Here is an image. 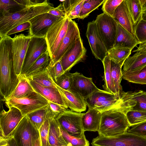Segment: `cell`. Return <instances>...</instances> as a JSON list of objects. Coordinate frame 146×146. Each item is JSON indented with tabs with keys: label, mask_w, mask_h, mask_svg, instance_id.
Returning <instances> with one entry per match:
<instances>
[{
	"label": "cell",
	"mask_w": 146,
	"mask_h": 146,
	"mask_svg": "<svg viewBox=\"0 0 146 146\" xmlns=\"http://www.w3.org/2000/svg\"><path fill=\"white\" fill-rule=\"evenodd\" d=\"M0 92L4 99L14 91L19 82L13 63L12 38L6 35H0Z\"/></svg>",
	"instance_id": "6da1fadb"
},
{
	"label": "cell",
	"mask_w": 146,
	"mask_h": 146,
	"mask_svg": "<svg viewBox=\"0 0 146 146\" xmlns=\"http://www.w3.org/2000/svg\"><path fill=\"white\" fill-rule=\"evenodd\" d=\"M54 8L52 4L45 0L36 5L0 16V35H5L17 26L29 21L38 15L48 13Z\"/></svg>",
	"instance_id": "7a4b0ae2"
},
{
	"label": "cell",
	"mask_w": 146,
	"mask_h": 146,
	"mask_svg": "<svg viewBox=\"0 0 146 146\" xmlns=\"http://www.w3.org/2000/svg\"><path fill=\"white\" fill-rule=\"evenodd\" d=\"M95 146H146V137L127 132L112 137L99 135L91 143Z\"/></svg>",
	"instance_id": "3957f363"
},
{
	"label": "cell",
	"mask_w": 146,
	"mask_h": 146,
	"mask_svg": "<svg viewBox=\"0 0 146 146\" xmlns=\"http://www.w3.org/2000/svg\"><path fill=\"white\" fill-rule=\"evenodd\" d=\"M49 101L35 91L29 95L21 98H13L5 101L7 106L18 109L24 117L48 105Z\"/></svg>",
	"instance_id": "277c9868"
},
{
	"label": "cell",
	"mask_w": 146,
	"mask_h": 146,
	"mask_svg": "<svg viewBox=\"0 0 146 146\" xmlns=\"http://www.w3.org/2000/svg\"><path fill=\"white\" fill-rule=\"evenodd\" d=\"M94 21L99 34L108 51L113 47L117 23L113 17L104 13L98 15Z\"/></svg>",
	"instance_id": "5b68a950"
},
{
	"label": "cell",
	"mask_w": 146,
	"mask_h": 146,
	"mask_svg": "<svg viewBox=\"0 0 146 146\" xmlns=\"http://www.w3.org/2000/svg\"><path fill=\"white\" fill-rule=\"evenodd\" d=\"M70 21L67 17L55 21L49 28L45 38L51 60L66 33Z\"/></svg>",
	"instance_id": "8992f818"
},
{
	"label": "cell",
	"mask_w": 146,
	"mask_h": 146,
	"mask_svg": "<svg viewBox=\"0 0 146 146\" xmlns=\"http://www.w3.org/2000/svg\"><path fill=\"white\" fill-rule=\"evenodd\" d=\"M84 113L66 109L55 119L62 128L69 135L80 137L84 132L82 122V117Z\"/></svg>",
	"instance_id": "52a82bcc"
},
{
	"label": "cell",
	"mask_w": 146,
	"mask_h": 146,
	"mask_svg": "<svg viewBox=\"0 0 146 146\" xmlns=\"http://www.w3.org/2000/svg\"><path fill=\"white\" fill-rule=\"evenodd\" d=\"M11 135L17 146H33L34 139L40 136L39 130L26 115L23 118Z\"/></svg>",
	"instance_id": "ba28073f"
},
{
	"label": "cell",
	"mask_w": 146,
	"mask_h": 146,
	"mask_svg": "<svg viewBox=\"0 0 146 146\" xmlns=\"http://www.w3.org/2000/svg\"><path fill=\"white\" fill-rule=\"evenodd\" d=\"M85 100L88 108L96 109L102 113L115 106L120 98L112 93L99 89Z\"/></svg>",
	"instance_id": "9c48e42d"
},
{
	"label": "cell",
	"mask_w": 146,
	"mask_h": 146,
	"mask_svg": "<svg viewBox=\"0 0 146 146\" xmlns=\"http://www.w3.org/2000/svg\"><path fill=\"white\" fill-rule=\"evenodd\" d=\"M47 51V45L45 37L32 36L29 43L21 75H25L37 59Z\"/></svg>",
	"instance_id": "30bf717a"
},
{
	"label": "cell",
	"mask_w": 146,
	"mask_h": 146,
	"mask_svg": "<svg viewBox=\"0 0 146 146\" xmlns=\"http://www.w3.org/2000/svg\"><path fill=\"white\" fill-rule=\"evenodd\" d=\"M31 36L21 34L12 38V52L13 66L15 73L21 75L27 51Z\"/></svg>",
	"instance_id": "8fae6325"
},
{
	"label": "cell",
	"mask_w": 146,
	"mask_h": 146,
	"mask_svg": "<svg viewBox=\"0 0 146 146\" xmlns=\"http://www.w3.org/2000/svg\"><path fill=\"white\" fill-rule=\"evenodd\" d=\"M9 110H2L0 113V135L5 137L12 134L24 117L19 110L11 106H7Z\"/></svg>",
	"instance_id": "7c38bea8"
},
{
	"label": "cell",
	"mask_w": 146,
	"mask_h": 146,
	"mask_svg": "<svg viewBox=\"0 0 146 146\" xmlns=\"http://www.w3.org/2000/svg\"><path fill=\"white\" fill-rule=\"evenodd\" d=\"M86 34L92 54L96 59L102 62L107 55L108 51L99 34L94 21L88 23Z\"/></svg>",
	"instance_id": "4fadbf2b"
},
{
	"label": "cell",
	"mask_w": 146,
	"mask_h": 146,
	"mask_svg": "<svg viewBox=\"0 0 146 146\" xmlns=\"http://www.w3.org/2000/svg\"><path fill=\"white\" fill-rule=\"evenodd\" d=\"M80 36L77 23L74 21L70 19L66 35L62 40L49 66H52L60 61L76 40Z\"/></svg>",
	"instance_id": "5bb4252c"
},
{
	"label": "cell",
	"mask_w": 146,
	"mask_h": 146,
	"mask_svg": "<svg viewBox=\"0 0 146 146\" xmlns=\"http://www.w3.org/2000/svg\"><path fill=\"white\" fill-rule=\"evenodd\" d=\"M61 18L48 13L35 17L29 21L31 24L29 34L31 36L45 38L50 27Z\"/></svg>",
	"instance_id": "9a60e30c"
},
{
	"label": "cell",
	"mask_w": 146,
	"mask_h": 146,
	"mask_svg": "<svg viewBox=\"0 0 146 146\" xmlns=\"http://www.w3.org/2000/svg\"><path fill=\"white\" fill-rule=\"evenodd\" d=\"M86 52L80 36L60 60L64 72L69 71L73 66L82 60Z\"/></svg>",
	"instance_id": "2e32d148"
},
{
	"label": "cell",
	"mask_w": 146,
	"mask_h": 146,
	"mask_svg": "<svg viewBox=\"0 0 146 146\" xmlns=\"http://www.w3.org/2000/svg\"><path fill=\"white\" fill-rule=\"evenodd\" d=\"M72 76L73 82L70 90L77 92L84 100L99 89L93 83L92 78L78 72L72 73Z\"/></svg>",
	"instance_id": "e0dca14e"
},
{
	"label": "cell",
	"mask_w": 146,
	"mask_h": 146,
	"mask_svg": "<svg viewBox=\"0 0 146 146\" xmlns=\"http://www.w3.org/2000/svg\"><path fill=\"white\" fill-rule=\"evenodd\" d=\"M54 83L62 95L68 108L73 111L81 113L85 111L87 105L85 100L77 92L71 90L63 89Z\"/></svg>",
	"instance_id": "ac0fdd59"
},
{
	"label": "cell",
	"mask_w": 146,
	"mask_h": 146,
	"mask_svg": "<svg viewBox=\"0 0 146 146\" xmlns=\"http://www.w3.org/2000/svg\"><path fill=\"white\" fill-rule=\"evenodd\" d=\"M113 18L132 35L135 36V25L128 8L126 0H123L115 10Z\"/></svg>",
	"instance_id": "d6986e66"
},
{
	"label": "cell",
	"mask_w": 146,
	"mask_h": 146,
	"mask_svg": "<svg viewBox=\"0 0 146 146\" xmlns=\"http://www.w3.org/2000/svg\"><path fill=\"white\" fill-rule=\"evenodd\" d=\"M35 91L40 94L50 102L59 104L65 108H68L58 88L41 85L30 79L27 78Z\"/></svg>",
	"instance_id": "ffe728a7"
},
{
	"label": "cell",
	"mask_w": 146,
	"mask_h": 146,
	"mask_svg": "<svg viewBox=\"0 0 146 146\" xmlns=\"http://www.w3.org/2000/svg\"><path fill=\"white\" fill-rule=\"evenodd\" d=\"M139 43L136 37L117 23L113 48H127L132 50Z\"/></svg>",
	"instance_id": "44dd1931"
},
{
	"label": "cell",
	"mask_w": 146,
	"mask_h": 146,
	"mask_svg": "<svg viewBox=\"0 0 146 146\" xmlns=\"http://www.w3.org/2000/svg\"><path fill=\"white\" fill-rule=\"evenodd\" d=\"M102 113L93 108H88L87 111L83 114L82 122L83 130L98 131L99 129Z\"/></svg>",
	"instance_id": "7402d4cb"
},
{
	"label": "cell",
	"mask_w": 146,
	"mask_h": 146,
	"mask_svg": "<svg viewBox=\"0 0 146 146\" xmlns=\"http://www.w3.org/2000/svg\"><path fill=\"white\" fill-rule=\"evenodd\" d=\"M129 56L123 64L122 72H131L140 70L146 66V53L137 51Z\"/></svg>",
	"instance_id": "603a6c76"
},
{
	"label": "cell",
	"mask_w": 146,
	"mask_h": 146,
	"mask_svg": "<svg viewBox=\"0 0 146 146\" xmlns=\"http://www.w3.org/2000/svg\"><path fill=\"white\" fill-rule=\"evenodd\" d=\"M35 91L28 78L25 75L19 76V82L16 88L8 97L2 100L4 101L13 98H21L25 97Z\"/></svg>",
	"instance_id": "cb8c5ba5"
},
{
	"label": "cell",
	"mask_w": 146,
	"mask_h": 146,
	"mask_svg": "<svg viewBox=\"0 0 146 146\" xmlns=\"http://www.w3.org/2000/svg\"><path fill=\"white\" fill-rule=\"evenodd\" d=\"M49 140L51 146H72L65 140L60 131V125L55 119H51Z\"/></svg>",
	"instance_id": "d4e9b609"
},
{
	"label": "cell",
	"mask_w": 146,
	"mask_h": 146,
	"mask_svg": "<svg viewBox=\"0 0 146 146\" xmlns=\"http://www.w3.org/2000/svg\"><path fill=\"white\" fill-rule=\"evenodd\" d=\"M51 59L48 51L42 55L28 70L25 75L27 78L47 68Z\"/></svg>",
	"instance_id": "484cf974"
},
{
	"label": "cell",
	"mask_w": 146,
	"mask_h": 146,
	"mask_svg": "<svg viewBox=\"0 0 146 146\" xmlns=\"http://www.w3.org/2000/svg\"><path fill=\"white\" fill-rule=\"evenodd\" d=\"M102 62L104 69V74L103 79L104 84L103 85V88L104 90L112 93L118 97L111 76L110 70V59L108 55L106 57Z\"/></svg>",
	"instance_id": "4316f807"
},
{
	"label": "cell",
	"mask_w": 146,
	"mask_h": 146,
	"mask_svg": "<svg viewBox=\"0 0 146 146\" xmlns=\"http://www.w3.org/2000/svg\"><path fill=\"white\" fill-rule=\"evenodd\" d=\"M123 64L118 63L110 60L111 76L117 96L120 98V95L123 91L121 85L122 79L121 68Z\"/></svg>",
	"instance_id": "83f0119b"
},
{
	"label": "cell",
	"mask_w": 146,
	"mask_h": 146,
	"mask_svg": "<svg viewBox=\"0 0 146 146\" xmlns=\"http://www.w3.org/2000/svg\"><path fill=\"white\" fill-rule=\"evenodd\" d=\"M122 78L133 83L146 84V66L135 71L122 72Z\"/></svg>",
	"instance_id": "f1b7e54d"
},
{
	"label": "cell",
	"mask_w": 146,
	"mask_h": 146,
	"mask_svg": "<svg viewBox=\"0 0 146 146\" xmlns=\"http://www.w3.org/2000/svg\"><path fill=\"white\" fill-rule=\"evenodd\" d=\"M46 106L26 115L33 125L38 130L46 119L47 115Z\"/></svg>",
	"instance_id": "f546056e"
},
{
	"label": "cell",
	"mask_w": 146,
	"mask_h": 146,
	"mask_svg": "<svg viewBox=\"0 0 146 146\" xmlns=\"http://www.w3.org/2000/svg\"><path fill=\"white\" fill-rule=\"evenodd\" d=\"M47 68L28 78L43 86L56 88Z\"/></svg>",
	"instance_id": "4dcf8cb0"
},
{
	"label": "cell",
	"mask_w": 146,
	"mask_h": 146,
	"mask_svg": "<svg viewBox=\"0 0 146 146\" xmlns=\"http://www.w3.org/2000/svg\"><path fill=\"white\" fill-rule=\"evenodd\" d=\"M131 50L125 48H113L108 51L107 55L110 59L118 63H123L131 54Z\"/></svg>",
	"instance_id": "1f68e13d"
},
{
	"label": "cell",
	"mask_w": 146,
	"mask_h": 146,
	"mask_svg": "<svg viewBox=\"0 0 146 146\" xmlns=\"http://www.w3.org/2000/svg\"><path fill=\"white\" fill-rule=\"evenodd\" d=\"M135 26L142 18L143 13L140 0H126Z\"/></svg>",
	"instance_id": "d6a6232c"
},
{
	"label": "cell",
	"mask_w": 146,
	"mask_h": 146,
	"mask_svg": "<svg viewBox=\"0 0 146 146\" xmlns=\"http://www.w3.org/2000/svg\"><path fill=\"white\" fill-rule=\"evenodd\" d=\"M105 0H85L79 15V19H83L93 11L102 4Z\"/></svg>",
	"instance_id": "836d02e7"
},
{
	"label": "cell",
	"mask_w": 146,
	"mask_h": 146,
	"mask_svg": "<svg viewBox=\"0 0 146 146\" xmlns=\"http://www.w3.org/2000/svg\"><path fill=\"white\" fill-rule=\"evenodd\" d=\"M132 99L136 102L132 110L146 111V92H129Z\"/></svg>",
	"instance_id": "e575fe53"
},
{
	"label": "cell",
	"mask_w": 146,
	"mask_h": 146,
	"mask_svg": "<svg viewBox=\"0 0 146 146\" xmlns=\"http://www.w3.org/2000/svg\"><path fill=\"white\" fill-rule=\"evenodd\" d=\"M60 131L66 141L72 146H89V141L86 139L84 132L80 137L72 136L69 135L60 126Z\"/></svg>",
	"instance_id": "d590c367"
},
{
	"label": "cell",
	"mask_w": 146,
	"mask_h": 146,
	"mask_svg": "<svg viewBox=\"0 0 146 146\" xmlns=\"http://www.w3.org/2000/svg\"><path fill=\"white\" fill-rule=\"evenodd\" d=\"M126 116L130 127L146 121V111L132 110L127 112Z\"/></svg>",
	"instance_id": "8d00e7d4"
},
{
	"label": "cell",
	"mask_w": 146,
	"mask_h": 146,
	"mask_svg": "<svg viewBox=\"0 0 146 146\" xmlns=\"http://www.w3.org/2000/svg\"><path fill=\"white\" fill-rule=\"evenodd\" d=\"M21 9L16 0L0 1V16L18 11Z\"/></svg>",
	"instance_id": "74e56055"
},
{
	"label": "cell",
	"mask_w": 146,
	"mask_h": 146,
	"mask_svg": "<svg viewBox=\"0 0 146 146\" xmlns=\"http://www.w3.org/2000/svg\"><path fill=\"white\" fill-rule=\"evenodd\" d=\"M51 119L47 115L44 122L39 130L41 146H51L49 140V132Z\"/></svg>",
	"instance_id": "f35d334b"
},
{
	"label": "cell",
	"mask_w": 146,
	"mask_h": 146,
	"mask_svg": "<svg viewBox=\"0 0 146 146\" xmlns=\"http://www.w3.org/2000/svg\"><path fill=\"white\" fill-rule=\"evenodd\" d=\"M135 36L140 44H146V21L142 18L135 26Z\"/></svg>",
	"instance_id": "ab89813d"
},
{
	"label": "cell",
	"mask_w": 146,
	"mask_h": 146,
	"mask_svg": "<svg viewBox=\"0 0 146 146\" xmlns=\"http://www.w3.org/2000/svg\"><path fill=\"white\" fill-rule=\"evenodd\" d=\"M72 82V73L67 71L60 76L55 83L62 89L68 90L70 89Z\"/></svg>",
	"instance_id": "60d3db41"
},
{
	"label": "cell",
	"mask_w": 146,
	"mask_h": 146,
	"mask_svg": "<svg viewBox=\"0 0 146 146\" xmlns=\"http://www.w3.org/2000/svg\"><path fill=\"white\" fill-rule=\"evenodd\" d=\"M123 0H105L102 7L103 13L113 18L115 11Z\"/></svg>",
	"instance_id": "b9f144b4"
},
{
	"label": "cell",
	"mask_w": 146,
	"mask_h": 146,
	"mask_svg": "<svg viewBox=\"0 0 146 146\" xmlns=\"http://www.w3.org/2000/svg\"><path fill=\"white\" fill-rule=\"evenodd\" d=\"M47 115L51 119H55L66 109L57 104L49 101L46 106Z\"/></svg>",
	"instance_id": "7bdbcfd3"
},
{
	"label": "cell",
	"mask_w": 146,
	"mask_h": 146,
	"mask_svg": "<svg viewBox=\"0 0 146 146\" xmlns=\"http://www.w3.org/2000/svg\"><path fill=\"white\" fill-rule=\"evenodd\" d=\"M47 68L49 74L55 82L57 79L64 72L60 60L52 66H49Z\"/></svg>",
	"instance_id": "ee69618b"
},
{
	"label": "cell",
	"mask_w": 146,
	"mask_h": 146,
	"mask_svg": "<svg viewBox=\"0 0 146 146\" xmlns=\"http://www.w3.org/2000/svg\"><path fill=\"white\" fill-rule=\"evenodd\" d=\"M131 127L128 130L127 132L146 137V121Z\"/></svg>",
	"instance_id": "f6af8a7d"
},
{
	"label": "cell",
	"mask_w": 146,
	"mask_h": 146,
	"mask_svg": "<svg viewBox=\"0 0 146 146\" xmlns=\"http://www.w3.org/2000/svg\"><path fill=\"white\" fill-rule=\"evenodd\" d=\"M85 0H79L76 4L66 14L70 20L79 18L80 12Z\"/></svg>",
	"instance_id": "bcb514c9"
},
{
	"label": "cell",
	"mask_w": 146,
	"mask_h": 146,
	"mask_svg": "<svg viewBox=\"0 0 146 146\" xmlns=\"http://www.w3.org/2000/svg\"><path fill=\"white\" fill-rule=\"evenodd\" d=\"M61 2L57 7L66 15L78 3L79 0H59Z\"/></svg>",
	"instance_id": "7dc6e473"
},
{
	"label": "cell",
	"mask_w": 146,
	"mask_h": 146,
	"mask_svg": "<svg viewBox=\"0 0 146 146\" xmlns=\"http://www.w3.org/2000/svg\"><path fill=\"white\" fill-rule=\"evenodd\" d=\"M31 24L29 21H27L19 25L9 31L5 35L9 36L13 34L24 30L29 29Z\"/></svg>",
	"instance_id": "c3c4849f"
},
{
	"label": "cell",
	"mask_w": 146,
	"mask_h": 146,
	"mask_svg": "<svg viewBox=\"0 0 146 146\" xmlns=\"http://www.w3.org/2000/svg\"><path fill=\"white\" fill-rule=\"evenodd\" d=\"M0 146H17L13 135L5 137L0 135Z\"/></svg>",
	"instance_id": "681fc988"
},
{
	"label": "cell",
	"mask_w": 146,
	"mask_h": 146,
	"mask_svg": "<svg viewBox=\"0 0 146 146\" xmlns=\"http://www.w3.org/2000/svg\"><path fill=\"white\" fill-rule=\"evenodd\" d=\"M48 13L60 18H64L66 17V14L57 7L51 10Z\"/></svg>",
	"instance_id": "f907efd6"
},
{
	"label": "cell",
	"mask_w": 146,
	"mask_h": 146,
	"mask_svg": "<svg viewBox=\"0 0 146 146\" xmlns=\"http://www.w3.org/2000/svg\"><path fill=\"white\" fill-rule=\"evenodd\" d=\"M137 51L146 53V44H139L137 49L133 50L132 52H136Z\"/></svg>",
	"instance_id": "816d5d0a"
},
{
	"label": "cell",
	"mask_w": 146,
	"mask_h": 146,
	"mask_svg": "<svg viewBox=\"0 0 146 146\" xmlns=\"http://www.w3.org/2000/svg\"><path fill=\"white\" fill-rule=\"evenodd\" d=\"M33 146H41L40 136L34 139Z\"/></svg>",
	"instance_id": "f5cc1de1"
},
{
	"label": "cell",
	"mask_w": 146,
	"mask_h": 146,
	"mask_svg": "<svg viewBox=\"0 0 146 146\" xmlns=\"http://www.w3.org/2000/svg\"><path fill=\"white\" fill-rule=\"evenodd\" d=\"M143 14L146 12V0H140Z\"/></svg>",
	"instance_id": "db71d44e"
},
{
	"label": "cell",
	"mask_w": 146,
	"mask_h": 146,
	"mask_svg": "<svg viewBox=\"0 0 146 146\" xmlns=\"http://www.w3.org/2000/svg\"><path fill=\"white\" fill-rule=\"evenodd\" d=\"M142 19H143V20H144L146 21V12L144 13L143 14V15L142 17Z\"/></svg>",
	"instance_id": "11a10c76"
},
{
	"label": "cell",
	"mask_w": 146,
	"mask_h": 146,
	"mask_svg": "<svg viewBox=\"0 0 146 146\" xmlns=\"http://www.w3.org/2000/svg\"><path fill=\"white\" fill-rule=\"evenodd\" d=\"M92 146H95L92 145Z\"/></svg>",
	"instance_id": "9f6ffc18"
}]
</instances>
